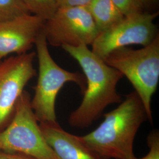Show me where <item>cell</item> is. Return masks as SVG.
Returning <instances> with one entry per match:
<instances>
[{
	"label": "cell",
	"instance_id": "obj_1",
	"mask_svg": "<svg viewBox=\"0 0 159 159\" xmlns=\"http://www.w3.org/2000/svg\"><path fill=\"white\" fill-rule=\"evenodd\" d=\"M61 48L79 63L84 74L86 84L83 98L70 114L68 123L75 128L85 129L101 117L109 105L122 102L117 85L124 76L85 44L64 45Z\"/></svg>",
	"mask_w": 159,
	"mask_h": 159
},
{
	"label": "cell",
	"instance_id": "obj_2",
	"mask_svg": "<svg viewBox=\"0 0 159 159\" xmlns=\"http://www.w3.org/2000/svg\"><path fill=\"white\" fill-rule=\"evenodd\" d=\"M94 130L81 140L101 159H129L134 156V142L140 126L148 121V113L136 91L112 111Z\"/></svg>",
	"mask_w": 159,
	"mask_h": 159
},
{
	"label": "cell",
	"instance_id": "obj_3",
	"mask_svg": "<svg viewBox=\"0 0 159 159\" xmlns=\"http://www.w3.org/2000/svg\"><path fill=\"white\" fill-rule=\"evenodd\" d=\"M103 60L130 82L146 108L148 121L153 123L152 101L159 81V34L140 49L120 48Z\"/></svg>",
	"mask_w": 159,
	"mask_h": 159
},
{
	"label": "cell",
	"instance_id": "obj_4",
	"mask_svg": "<svg viewBox=\"0 0 159 159\" xmlns=\"http://www.w3.org/2000/svg\"><path fill=\"white\" fill-rule=\"evenodd\" d=\"M35 46L39 75L34 97L31 99V108L39 123L57 122L55 106L59 91L66 83L73 82L79 86L83 93L86 84L85 76L78 72L66 70L55 62L48 50L43 30L39 34Z\"/></svg>",
	"mask_w": 159,
	"mask_h": 159
},
{
	"label": "cell",
	"instance_id": "obj_5",
	"mask_svg": "<svg viewBox=\"0 0 159 159\" xmlns=\"http://www.w3.org/2000/svg\"><path fill=\"white\" fill-rule=\"evenodd\" d=\"M0 150L36 159H58L41 131L27 91L23 92L9 125L0 132Z\"/></svg>",
	"mask_w": 159,
	"mask_h": 159
},
{
	"label": "cell",
	"instance_id": "obj_6",
	"mask_svg": "<svg viewBox=\"0 0 159 159\" xmlns=\"http://www.w3.org/2000/svg\"><path fill=\"white\" fill-rule=\"evenodd\" d=\"M158 12L125 16L108 30L98 33L91 44L93 51L104 59L114 50L130 45L148 46L158 35L154 23Z\"/></svg>",
	"mask_w": 159,
	"mask_h": 159
},
{
	"label": "cell",
	"instance_id": "obj_7",
	"mask_svg": "<svg viewBox=\"0 0 159 159\" xmlns=\"http://www.w3.org/2000/svg\"><path fill=\"white\" fill-rule=\"evenodd\" d=\"M43 31L54 47L91 45L99 33L86 7H58Z\"/></svg>",
	"mask_w": 159,
	"mask_h": 159
},
{
	"label": "cell",
	"instance_id": "obj_8",
	"mask_svg": "<svg viewBox=\"0 0 159 159\" xmlns=\"http://www.w3.org/2000/svg\"><path fill=\"white\" fill-rule=\"evenodd\" d=\"M36 53L27 52L0 61V132L9 125L24 89L37 75Z\"/></svg>",
	"mask_w": 159,
	"mask_h": 159
},
{
	"label": "cell",
	"instance_id": "obj_9",
	"mask_svg": "<svg viewBox=\"0 0 159 159\" xmlns=\"http://www.w3.org/2000/svg\"><path fill=\"white\" fill-rule=\"evenodd\" d=\"M46 21L32 14L0 23V61L12 53H27L35 44Z\"/></svg>",
	"mask_w": 159,
	"mask_h": 159
},
{
	"label": "cell",
	"instance_id": "obj_10",
	"mask_svg": "<svg viewBox=\"0 0 159 159\" xmlns=\"http://www.w3.org/2000/svg\"><path fill=\"white\" fill-rule=\"evenodd\" d=\"M39 124L47 142L58 159H101L80 136L64 130L57 121Z\"/></svg>",
	"mask_w": 159,
	"mask_h": 159
},
{
	"label": "cell",
	"instance_id": "obj_11",
	"mask_svg": "<svg viewBox=\"0 0 159 159\" xmlns=\"http://www.w3.org/2000/svg\"><path fill=\"white\" fill-rule=\"evenodd\" d=\"M86 7L99 33L111 28L125 17L111 0H92Z\"/></svg>",
	"mask_w": 159,
	"mask_h": 159
},
{
	"label": "cell",
	"instance_id": "obj_12",
	"mask_svg": "<svg viewBox=\"0 0 159 159\" xmlns=\"http://www.w3.org/2000/svg\"><path fill=\"white\" fill-rule=\"evenodd\" d=\"M29 12L44 21L50 19L58 8L57 0H22Z\"/></svg>",
	"mask_w": 159,
	"mask_h": 159
},
{
	"label": "cell",
	"instance_id": "obj_13",
	"mask_svg": "<svg viewBox=\"0 0 159 159\" xmlns=\"http://www.w3.org/2000/svg\"><path fill=\"white\" fill-rule=\"evenodd\" d=\"M31 14L22 0H0V23Z\"/></svg>",
	"mask_w": 159,
	"mask_h": 159
},
{
	"label": "cell",
	"instance_id": "obj_14",
	"mask_svg": "<svg viewBox=\"0 0 159 159\" xmlns=\"http://www.w3.org/2000/svg\"><path fill=\"white\" fill-rule=\"evenodd\" d=\"M125 16L144 12L142 0H111Z\"/></svg>",
	"mask_w": 159,
	"mask_h": 159
},
{
	"label": "cell",
	"instance_id": "obj_15",
	"mask_svg": "<svg viewBox=\"0 0 159 159\" xmlns=\"http://www.w3.org/2000/svg\"><path fill=\"white\" fill-rule=\"evenodd\" d=\"M147 144L149 151L145 156L137 158L134 156L129 159H159V132L154 129L152 131L147 137Z\"/></svg>",
	"mask_w": 159,
	"mask_h": 159
},
{
	"label": "cell",
	"instance_id": "obj_16",
	"mask_svg": "<svg viewBox=\"0 0 159 159\" xmlns=\"http://www.w3.org/2000/svg\"><path fill=\"white\" fill-rule=\"evenodd\" d=\"M58 7H87L92 0H57Z\"/></svg>",
	"mask_w": 159,
	"mask_h": 159
},
{
	"label": "cell",
	"instance_id": "obj_17",
	"mask_svg": "<svg viewBox=\"0 0 159 159\" xmlns=\"http://www.w3.org/2000/svg\"><path fill=\"white\" fill-rule=\"evenodd\" d=\"M0 159H36L31 156L20 153H14L0 150Z\"/></svg>",
	"mask_w": 159,
	"mask_h": 159
},
{
	"label": "cell",
	"instance_id": "obj_18",
	"mask_svg": "<svg viewBox=\"0 0 159 159\" xmlns=\"http://www.w3.org/2000/svg\"><path fill=\"white\" fill-rule=\"evenodd\" d=\"M145 7H147L148 6L152 4V3H153L154 2H155L156 0H142Z\"/></svg>",
	"mask_w": 159,
	"mask_h": 159
}]
</instances>
